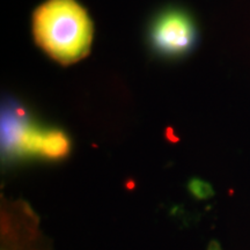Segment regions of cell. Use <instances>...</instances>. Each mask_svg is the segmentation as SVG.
I'll list each match as a JSON object with an SVG mask.
<instances>
[{
	"instance_id": "7a4b0ae2",
	"label": "cell",
	"mask_w": 250,
	"mask_h": 250,
	"mask_svg": "<svg viewBox=\"0 0 250 250\" xmlns=\"http://www.w3.org/2000/svg\"><path fill=\"white\" fill-rule=\"evenodd\" d=\"M2 149L7 155H40L59 159L67 155L70 142L61 130L40 129L30 123L22 109L13 108L1 123Z\"/></svg>"
},
{
	"instance_id": "5b68a950",
	"label": "cell",
	"mask_w": 250,
	"mask_h": 250,
	"mask_svg": "<svg viewBox=\"0 0 250 250\" xmlns=\"http://www.w3.org/2000/svg\"><path fill=\"white\" fill-rule=\"evenodd\" d=\"M208 250H221V248L217 242H212L211 246H210V249H208Z\"/></svg>"
},
{
	"instance_id": "6da1fadb",
	"label": "cell",
	"mask_w": 250,
	"mask_h": 250,
	"mask_svg": "<svg viewBox=\"0 0 250 250\" xmlns=\"http://www.w3.org/2000/svg\"><path fill=\"white\" fill-rule=\"evenodd\" d=\"M33 33L50 57L72 64L88 54L93 24L77 0H46L34 13Z\"/></svg>"
},
{
	"instance_id": "3957f363",
	"label": "cell",
	"mask_w": 250,
	"mask_h": 250,
	"mask_svg": "<svg viewBox=\"0 0 250 250\" xmlns=\"http://www.w3.org/2000/svg\"><path fill=\"white\" fill-rule=\"evenodd\" d=\"M196 28L191 18L181 9H168L153 22L152 44L162 55L180 56L190 51L196 42Z\"/></svg>"
},
{
	"instance_id": "277c9868",
	"label": "cell",
	"mask_w": 250,
	"mask_h": 250,
	"mask_svg": "<svg viewBox=\"0 0 250 250\" xmlns=\"http://www.w3.org/2000/svg\"><path fill=\"white\" fill-rule=\"evenodd\" d=\"M189 189L192 195L198 197V198H208L213 193L210 184L202 180H192L189 184Z\"/></svg>"
}]
</instances>
